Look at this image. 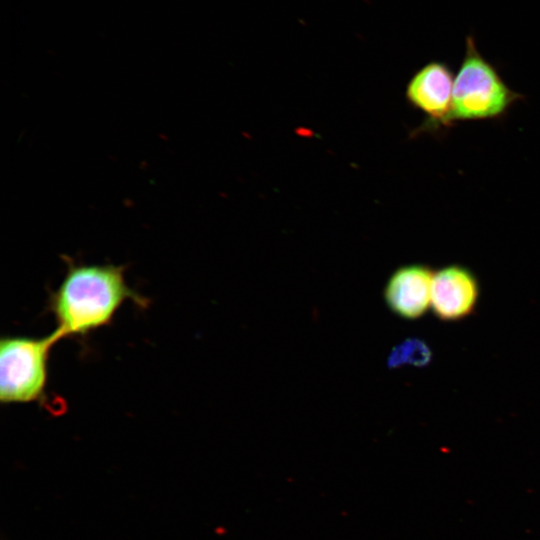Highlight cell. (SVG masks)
Segmentation results:
<instances>
[{
    "label": "cell",
    "instance_id": "obj_5",
    "mask_svg": "<svg viewBox=\"0 0 540 540\" xmlns=\"http://www.w3.org/2000/svg\"><path fill=\"white\" fill-rule=\"evenodd\" d=\"M479 298V283L475 274L460 264H450L435 271L431 306L433 313L444 321H457L470 315Z\"/></svg>",
    "mask_w": 540,
    "mask_h": 540
},
{
    "label": "cell",
    "instance_id": "obj_6",
    "mask_svg": "<svg viewBox=\"0 0 540 540\" xmlns=\"http://www.w3.org/2000/svg\"><path fill=\"white\" fill-rule=\"evenodd\" d=\"M434 271L425 264L413 263L397 268L384 288V300L395 315L415 320L423 316L431 303Z\"/></svg>",
    "mask_w": 540,
    "mask_h": 540
},
{
    "label": "cell",
    "instance_id": "obj_2",
    "mask_svg": "<svg viewBox=\"0 0 540 540\" xmlns=\"http://www.w3.org/2000/svg\"><path fill=\"white\" fill-rule=\"evenodd\" d=\"M524 96L512 90L497 68L478 50L475 38L465 40V52L455 75L452 122L498 120Z\"/></svg>",
    "mask_w": 540,
    "mask_h": 540
},
{
    "label": "cell",
    "instance_id": "obj_7",
    "mask_svg": "<svg viewBox=\"0 0 540 540\" xmlns=\"http://www.w3.org/2000/svg\"><path fill=\"white\" fill-rule=\"evenodd\" d=\"M432 360V351L427 343L419 338H408L393 347L387 358L389 368L403 365L423 367Z\"/></svg>",
    "mask_w": 540,
    "mask_h": 540
},
{
    "label": "cell",
    "instance_id": "obj_3",
    "mask_svg": "<svg viewBox=\"0 0 540 540\" xmlns=\"http://www.w3.org/2000/svg\"><path fill=\"white\" fill-rule=\"evenodd\" d=\"M59 340L55 332L41 338H1L0 400L3 404L39 402L45 397L49 355Z\"/></svg>",
    "mask_w": 540,
    "mask_h": 540
},
{
    "label": "cell",
    "instance_id": "obj_1",
    "mask_svg": "<svg viewBox=\"0 0 540 540\" xmlns=\"http://www.w3.org/2000/svg\"><path fill=\"white\" fill-rule=\"evenodd\" d=\"M66 273L48 299L60 339L80 337L110 325L127 301L146 308L149 300L129 287L125 267L77 264L65 257Z\"/></svg>",
    "mask_w": 540,
    "mask_h": 540
},
{
    "label": "cell",
    "instance_id": "obj_4",
    "mask_svg": "<svg viewBox=\"0 0 540 540\" xmlns=\"http://www.w3.org/2000/svg\"><path fill=\"white\" fill-rule=\"evenodd\" d=\"M454 74L443 61H430L418 69L406 86L408 103L426 118L420 132H439L453 126Z\"/></svg>",
    "mask_w": 540,
    "mask_h": 540
}]
</instances>
